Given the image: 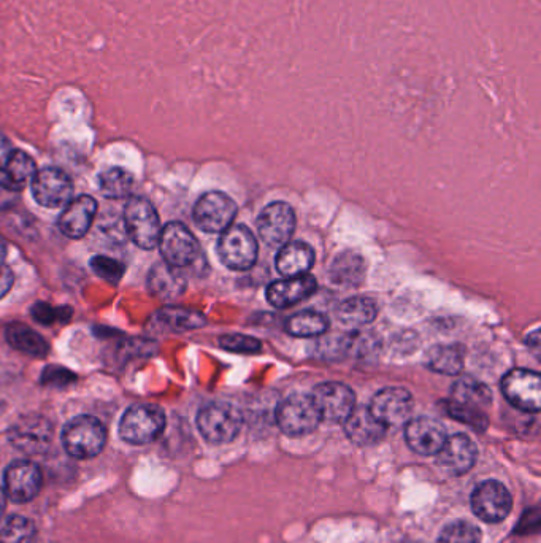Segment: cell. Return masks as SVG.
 I'll use <instances>...</instances> for the list:
<instances>
[{
  "label": "cell",
  "instance_id": "ac0fdd59",
  "mask_svg": "<svg viewBox=\"0 0 541 543\" xmlns=\"http://www.w3.org/2000/svg\"><path fill=\"white\" fill-rule=\"evenodd\" d=\"M438 466L449 475H464L475 466L478 450L470 437L456 434L448 437L443 443L442 450L437 453Z\"/></svg>",
  "mask_w": 541,
  "mask_h": 543
},
{
  "label": "cell",
  "instance_id": "8fae6325",
  "mask_svg": "<svg viewBox=\"0 0 541 543\" xmlns=\"http://www.w3.org/2000/svg\"><path fill=\"white\" fill-rule=\"evenodd\" d=\"M415 401L410 391L399 386L381 389L373 396L369 410L386 428H397L410 420Z\"/></svg>",
  "mask_w": 541,
  "mask_h": 543
},
{
  "label": "cell",
  "instance_id": "cb8c5ba5",
  "mask_svg": "<svg viewBox=\"0 0 541 543\" xmlns=\"http://www.w3.org/2000/svg\"><path fill=\"white\" fill-rule=\"evenodd\" d=\"M148 288L151 294L159 299H175L185 293L186 278L178 267L170 266L167 262H159L151 267Z\"/></svg>",
  "mask_w": 541,
  "mask_h": 543
},
{
  "label": "cell",
  "instance_id": "4dcf8cb0",
  "mask_svg": "<svg viewBox=\"0 0 541 543\" xmlns=\"http://www.w3.org/2000/svg\"><path fill=\"white\" fill-rule=\"evenodd\" d=\"M132 188H134V177L129 170L112 167L100 174V193L108 199H123L132 193Z\"/></svg>",
  "mask_w": 541,
  "mask_h": 543
},
{
  "label": "cell",
  "instance_id": "d4e9b609",
  "mask_svg": "<svg viewBox=\"0 0 541 543\" xmlns=\"http://www.w3.org/2000/svg\"><path fill=\"white\" fill-rule=\"evenodd\" d=\"M378 310L375 301L370 297H350L338 305L337 318L340 323L350 328H362L377 318Z\"/></svg>",
  "mask_w": 541,
  "mask_h": 543
},
{
  "label": "cell",
  "instance_id": "52a82bcc",
  "mask_svg": "<svg viewBox=\"0 0 541 543\" xmlns=\"http://www.w3.org/2000/svg\"><path fill=\"white\" fill-rule=\"evenodd\" d=\"M192 216L200 231L221 234L234 223L237 204L227 194L212 191L200 197L194 205Z\"/></svg>",
  "mask_w": 541,
  "mask_h": 543
},
{
  "label": "cell",
  "instance_id": "1f68e13d",
  "mask_svg": "<svg viewBox=\"0 0 541 543\" xmlns=\"http://www.w3.org/2000/svg\"><path fill=\"white\" fill-rule=\"evenodd\" d=\"M159 323L164 324L173 331L183 332L199 329L207 324L205 316L194 310L178 309V307H167L158 313Z\"/></svg>",
  "mask_w": 541,
  "mask_h": 543
},
{
  "label": "cell",
  "instance_id": "e0dca14e",
  "mask_svg": "<svg viewBox=\"0 0 541 543\" xmlns=\"http://www.w3.org/2000/svg\"><path fill=\"white\" fill-rule=\"evenodd\" d=\"M405 439L408 447L421 456H437L448 439L446 428L440 421L429 416H419L407 421Z\"/></svg>",
  "mask_w": 541,
  "mask_h": 543
},
{
  "label": "cell",
  "instance_id": "ab89813d",
  "mask_svg": "<svg viewBox=\"0 0 541 543\" xmlns=\"http://www.w3.org/2000/svg\"><path fill=\"white\" fill-rule=\"evenodd\" d=\"M13 282H15V275H13L12 269L5 264H0V299L7 296L8 291L12 289Z\"/></svg>",
  "mask_w": 541,
  "mask_h": 543
},
{
  "label": "cell",
  "instance_id": "4fadbf2b",
  "mask_svg": "<svg viewBox=\"0 0 541 543\" xmlns=\"http://www.w3.org/2000/svg\"><path fill=\"white\" fill-rule=\"evenodd\" d=\"M472 509L486 523H500L513 509V497L507 486L488 480L476 486L472 494Z\"/></svg>",
  "mask_w": 541,
  "mask_h": 543
},
{
  "label": "cell",
  "instance_id": "277c9868",
  "mask_svg": "<svg viewBox=\"0 0 541 543\" xmlns=\"http://www.w3.org/2000/svg\"><path fill=\"white\" fill-rule=\"evenodd\" d=\"M124 224L129 239L142 248L153 250L158 247L161 235V221L158 212L145 197H131L124 208Z\"/></svg>",
  "mask_w": 541,
  "mask_h": 543
},
{
  "label": "cell",
  "instance_id": "6da1fadb",
  "mask_svg": "<svg viewBox=\"0 0 541 543\" xmlns=\"http://www.w3.org/2000/svg\"><path fill=\"white\" fill-rule=\"evenodd\" d=\"M105 443V426L94 416H77L70 420L62 431V445L75 459L96 458L104 450Z\"/></svg>",
  "mask_w": 541,
  "mask_h": 543
},
{
  "label": "cell",
  "instance_id": "e575fe53",
  "mask_svg": "<svg viewBox=\"0 0 541 543\" xmlns=\"http://www.w3.org/2000/svg\"><path fill=\"white\" fill-rule=\"evenodd\" d=\"M446 412L454 420L461 421V423L467 424L470 428L475 429V431H486L488 428V416L483 410L473 409L469 405L457 404V402L449 401L446 404Z\"/></svg>",
  "mask_w": 541,
  "mask_h": 543
},
{
  "label": "cell",
  "instance_id": "8d00e7d4",
  "mask_svg": "<svg viewBox=\"0 0 541 543\" xmlns=\"http://www.w3.org/2000/svg\"><path fill=\"white\" fill-rule=\"evenodd\" d=\"M318 351L324 359H342L353 348V337L337 336L323 339L318 343Z\"/></svg>",
  "mask_w": 541,
  "mask_h": 543
},
{
  "label": "cell",
  "instance_id": "ffe728a7",
  "mask_svg": "<svg viewBox=\"0 0 541 543\" xmlns=\"http://www.w3.org/2000/svg\"><path fill=\"white\" fill-rule=\"evenodd\" d=\"M316 288H318L316 278L308 274L284 278L270 283L267 288V301L275 309H286L308 299L311 294H315Z\"/></svg>",
  "mask_w": 541,
  "mask_h": 543
},
{
  "label": "cell",
  "instance_id": "4316f807",
  "mask_svg": "<svg viewBox=\"0 0 541 543\" xmlns=\"http://www.w3.org/2000/svg\"><path fill=\"white\" fill-rule=\"evenodd\" d=\"M451 401L483 410L492 402L491 389L473 377H462L451 388Z\"/></svg>",
  "mask_w": 541,
  "mask_h": 543
},
{
  "label": "cell",
  "instance_id": "83f0119b",
  "mask_svg": "<svg viewBox=\"0 0 541 543\" xmlns=\"http://www.w3.org/2000/svg\"><path fill=\"white\" fill-rule=\"evenodd\" d=\"M464 348L459 345H435L426 356L430 370L443 375L461 374L464 369Z\"/></svg>",
  "mask_w": 541,
  "mask_h": 543
},
{
  "label": "cell",
  "instance_id": "7bdbcfd3",
  "mask_svg": "<svg viewBox=\"0 0 541 543\" xmlns=\"http://www.w3.org/2000/svg\"><path fill=\"white\" fill-rule=\"evenodd\" d=\"M5 255H7V248H5L4 240L0 239V264H4Z\"/></svg>",
  "mask_w": 541,
  "mask_h": 543
},
{
  "label": "cell",
  "instance_id": "f35d334b",
  "mask_svg": "<svg viewBox=\"0 0 541 543\" xmlns=\"http://www.w3.org/2000/svg\"><path fill=\"white\" fill-rule=\"evenodd\" d=\"M66 310L69 309H54L48 304H37L32 309V316L35 321H39L42 324H54L56 321H66Z\"/></svg>",
  "mask_w": 541,
  "mask_h": 543
},
{
  "label": "cell",
  "instance_id": "d6986e66",
  "mask_svg": "<svg viewBox=\"0 0 541 543\" xmlns=\"http://www.w3.org/2000/svg\"><path fill=\"white\" fill-rule=\"evenodd\" d=\"M97 213V202L91 196H78L62 210L58 228L69 239H81L93 226Z\"/></svg>",
  "mask_w": 541,
  "mask_h": 543
},
{
  "label": "cell",
  "instance_id": "603a6c76",
  "mask_svg": "<svg viewBox=\"0 0 541 543\" xmlns=\"http://www.w3.org/2000/svg\"><path fill=\"white\" fill-rule=\"evenodd\" d=\"M315 264V251L305 242L286 243L278 251L277 269L283 277H300Z\"/></svg>",
  "mask_w": 541,
  "mask_h": 543
},
{
  "label": "cell",
  "instance_id": "b9f144b4",
  "mask_svg": "<svg viewBox=\"0 0 541 543\" xmlns=\"http://www.w3.org/2000/svg\"><path fill=\"white\" fill-rule=\"evenodd\" d=\"M5 504H7V494L0 488V520H2V515L5 512Z\"/></svg>",
  "mask_w": 541,
  "mask_h": 543
},
{
  "label": "cell",
  "instance_id": "3957f363",
  "mask_svg": "<svg viewBox=\"0 0 541 543\" xmlns=\"http://www.w3.org/2000/svg\"><path fill=\"white\" fill-rule=\"evenodd\" d=\"M243 426L242 412L229 402H212L197 415V428L210 443H229Z\"/></svg>",
  "mask_w": 541,
  "mask_h": 543
},
{
  "label": "cell",
  "instance_id": "836d02e7",
  "mask_svg": "<svg viewBox=\"0 0 541 543\" xmlns=\"http://www.w3.org/2000/svg\"><path fill=\"white\" fill-rule=\"evenodd\" d=\"M438 543H481V532L469 521H454L443 529Z\"/></svg>",
  "mask_w": 541,
  "mask_h": 543
},
{
  "label": "cell",
  "instance_id": "9c48e42d",
  "mask_svg": "<svg viewBox=\"0 0 541 543\" xmlns=\"http://www.w3.org/2000/svg\"><path fill=\"white\" fill-rule=\"evenodd\" d=\"M158 245L164 262L178 269L191 266L199 256L200 247L196 237L185 224L177 221L162 228Z\"/></svg>",
  "mask_w": 541,
  "mask_h": 543
},
{
  "label": "cell",
  "instance_id": "d590c367",
  "mask_svg": "<svg viewBox=\"0 0 541 543\" xmlns=\"http://www.w3.org/2000/svg\"><path fill=\"white\" fill-rule=\"evenodd\" d=\"M219 345L226 351L238 353V355H256L262 350V343L254 337L243 336V334H231L219 339Z\"/></svg>",
  "mask_w": 541,
  "mask_h": 543
},
{
  "label": "cell",
  "instance_id": "44dd1931",
  "mask_svg": "<svg viewBox=\"0 0 541 543\" xmlns=\"http://www.w3.org/2000/svg\"><path fill=\"white\" fill-rule=\"evenodd\" d=\"M345 432L348 439L356 445H373L383 440L388 434V428L372 415L367 407H354L351 415L346 418Z\"/></svg>",
  "mask_w": 541,
  "mask_h": 543
},
{
  "label": "cell",
  "instance_id": "d6a6232c",
  "mask_svg": "<svg viewBox=\"0 0 541 543\" xmlns=\"http://www.w3.org/2000/svg\"><path fill=\"white\" fill-rule=\"evenodd\" d=\"M37 529L31 520L24 517H12L5 521L0 529V543H35Z\"/></svg>",
  "mask_w": 541,
  "mask_h": 543
},
{
  "label": "cell",
  "instance_id": "5b68a950",
  "mask_svg": "<svg viewBox=\"0 0 541 543\" xmlns=\"http://www.w3.org/2000/svg\"><path fill=\"white\" fill-rule=\"evenodd\" d=\"M258 255V240L245 224H232L221 232L218 256L224 266L232 270H250L258 261Z\"/></svg>",
  "mask_w": 541,
  "mask_h": 543
},
{
  "label": "cell",
  "instance_id": "ba28073f",
  "mask_svg": "<svg viewBox=\"0 0 541 543\" xmlns=\"http://www.w3.org/2000/svg\"><path fill=\"white\" fill-rule=\"evenodd\" d=\"M502 393L516 409L529 413L540 412L541 378L534 370H510L502 378Z\"/></svg>",
  "mask_w": 541,
  "mask_h": 543
},
{
  "label": "cell",
  "instance_id": "f546056e",
  "mask_svg": "<svg viewBox=\"0 0 541 543\" xmlns=\"http://www.w3.org/2000/svg\"><path fill=\"white\" fill-rule=\"evenodd\" d=\"M289 336L294 337H318L326 334L329 329V321L323 313L305 310V312L292 315L286 326H284Z\"/></svg>",
  "mask_w": 541,
  "mask_h": 543
},
{
  "label": "cell",
  "instance_id": "7402d4cb",
  "mask_svg": "<svg viewBox=\"0 0 541 543\" xmlns=\"http://www.w3.org/2000/svg\"><path fill=\"white\" fill-rule=\"evenodd\" d=\"M37 167L31 156L21 150H13L12 155L0 166V186L7 191H21L31 183Z\"/></svg>",
  "mask_w": 541,
  "mask_h": 543
},
{
  "label": "cell",
  "instance_id": "7a4b0ae2",
  "mask_svg": "<svg viewBox=\"0 0 541 543\" xmlns=\"http://www.w3.org/2000/svg\"><path fill=\"white\" fill-rule=\"evenodd\" d=\"M164 429V412L151 404L132 405L119 421V437L131 445L154 442Z\"/></svg>",
  "mask_w": 541,
  "mask_h": 543
},
{
  "label": "cell",
  "instance_id": "60d3db41",
  "mask_svg": "<svg viewBox=\"0 0 541 543\" xmlns=\"http://www.w3.org/2000/svg\"><path fill=\"white\" fill-rule=\"evenodd\" d=\"M13 148L12 142L8 140L7 135L4 132H0V166L4 164L5 159L12 155Z\"/></svg>",
  "mask_w": 541,
  "mask_h": 543
},
{
  "label": "cell",
  "instance_id": "484cf974",
  "mask_svg": "<svg viewBox=\"0 0 541 543\" xmlns=\"http://www.w3.org/2000/svg\"><path fill=\"white\" fill-rule=\"evenodd\" d=\"M7 340L15 350L32 356V358H43L50 351L47 340L43 339L39 332H35L34 329L21 323H13L12 326H8Z\"/></svg>",
  "mask_w": 541,
  "mask_h": 543
},
{
  "label": "cell",
  "instance_id": "f1b7e54d",
  "mask_svg": "<svg viewBox=\"0 0 541 543\" xmlns=\"http://www.w3.org/2000/svg\"><path fill=\"white\" fill-rule=\"evenodd\" d=\"M365 277V261L354 251H345L337 256L330 267V278L335 285L357 286Z\"/></svg>",
  "mask_w": 541,
  "mask_h": 543
},
{
  "label": "cell",
  "instance_id": "9a60e30c",
  "mask_svg": "<svg viewBox=\"0 0 541 543\" xmlns=\"http://www.w3.org/2000/svg\"><path fill=\"white\" fill-rule=\"evenodd\" d=\"M8 439L13 443V447L23 453L39 455L50 448L51 440H53V428H51L50 421L43 416H23L10 428Z\"/></svg>",
  "mask_w": 541,
  "mask_h": 543
},
{
  "label": "cell",
  "instance_id": "ee69618b",
  "mask_svg": "<svg viewBox=\"0 0 541 543\" xmlns=\"http://www.w3.org/2000/svg\"><path fill=\"white\" fill-rule=\"evenodd\" d=\"M403 543H424V542H419V540H408V542H403Z\"/></svg>",
  "mask_w": 541,
  "mask_h": 543
},
{
  "label": "cell",
  "instance_id": "8992f818",
  "mask_svg": "<svg viewBox=\"0 0 541 543\" xmlns=\"http://www.w3.org/2000/svg\"><path fill=\"white\" fill-rule=\"evenodd\" d=\"M275 418L281 432L291 437L307 436L323 421L318 407L307 394H292L284 399L278 405Z\"/></svg>",
  "mask_w": 541,
  "mask_h": 543
},
{
  "label": "cell",
  "instance_id": "74e56055",
  "mask_svg": "<svg viewBox=\"0 0 541 543\" xmlns=\"http://www.w3.org/2000/svg\"><path fill=\"white\" fill-rule=\"evenodd\" d=\"M91 267L100 278H104L105 282L112 283V285H116L124 275L123 264L116 259L107 258V256H96L91 259Z\"/></svg>",
  "mask_w": 541,
  "mask_h": 543
},
{
  "label": "cell",
  "instance_id": "2e32d148",
  "mask_svg": "<svg viewBox=\"0 0 541 543\" xmlns=\"http://www.w3.org/2000/svg\"><path fill=\"white\" fill-rule=\"evenodd\" d=\"M5 494L13 502L24 504L34 499L42 488V472L37 464L20 459L10 464L4 474Z\"/></svg>",
  "mask_w": 541,
  "mask_h": 543
},
{
  "label": "cell",
  "instance_id": "30bf717a",
  "mask_svg": "<svg viewBox=\"0 0 541 543\" xmlns=\"http://www.w3.org/2000/svg\"><path fill=\"white\" fill-rule=\"evenodd\" d=\"M35 202L45 208H64L73 196V183L64 170L45 167L31 181Z\"/></svg>",
  "mask_w": 541,
  "mask_h": 543
},
{
  "label": "cell",
  "instance_id": "7c38bea8",
  "mask_svg": "<svg viewBox=\"0 0 541 543\" xmlns=\"http://www.w3.org/2000/svg\"><path fill=\"white\" fill-rule=\"evenodd\" d=\"M296 229V213L286 202H273L262 210L258 218L259 239L270 248H281L288 243Z\"/></svg>",
  "mask_w": 541,
  "mask_h": 543
},
{
  "label": "cell",
  "instance_id": "5bb4252c",
  "mask_svg": "<svg viewBox=\"0 0 541 543\" xmlns=\"http://www.w3.org/2000/svg\"><path fill=\"white\" fill-rule=\"evenodd\" d=\"M311 399L318 407L321 418L332 423H343L356 407L354 391L345 383H321L311 393Z\"/></svg>",
  "mask_w": 541,
  "mask_h": 543
}]
</instances>
